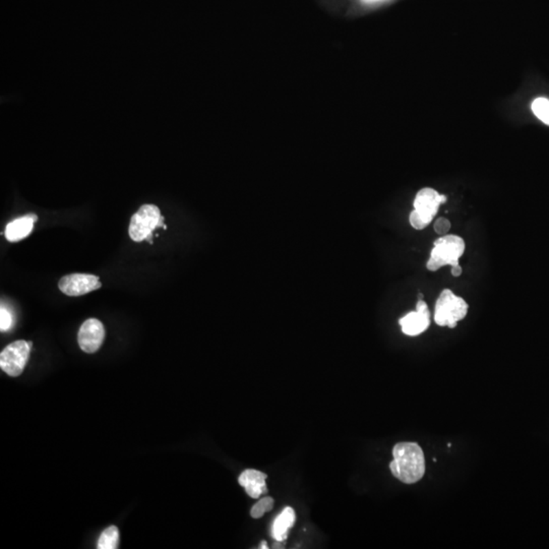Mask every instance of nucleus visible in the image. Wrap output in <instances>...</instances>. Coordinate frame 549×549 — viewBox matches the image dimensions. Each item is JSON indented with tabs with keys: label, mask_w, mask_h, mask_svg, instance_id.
I'll return each instance as SVG.
<instances>
[{
	"label": "nucleus",
	"mask_w": 549,
	"mask_h": 549,
	"mask_svg": "<svg viewBox=\"0 0 549 549\" xmlns=\"http://www.w3.org/2000/svg\"><path fill=\"white\" fill-rule=\"evenodd\" d=\"M295 523V512L290 506H287L279 516L274 519L272 526V535L277 542H283L287 539L288 530Z\"/></svg>",
	"instance_id": "nucleus-12"
},
{
	"label": "nucleus",
	"mask_w": 549,
	"mask_h": 549,
	"mask_svg": "<svg viewBox=\"0 0 549 549\" xmlns=\"http://www.w3.org/2000/svg\"><path fill=\"white\" fill-rule=\"evenodd\" d=\"M465 253V242L458 235H445L434 242V247L426 264L428 271L436 272L445 266L456 267L459 259Z\"/></svg>",
	"instance_id": "nucleus-2"
},
{
	"label": "nucleus",
	"mask_w": 549,
	"mask_h": 549,
	"mask_svg": "<svg viewBox=\"0 0 549 549\" xmlns=\"http://www.w3.org/2000/svg\"><path fill=\"white\" fill-rule=\"evenodd\" d=\"M434 227V231H436V233L441 234V235H445V234L449 231V229H451V222L441 217V218L436 220Z\"/></svg>",
	"instance_id": "nucleus-17"
},
{
	"label": "nucleus",
	"mask_w": 549,
	"mask_h": 549,
	"mask_svg": "<svg viewBox=\"0 0 549 549\" xmlns=\"http://www.w3.org/2000/svg\"><path fill=\"white\" fill-rule=\"evenodd\" d=\"M394 460L390 462L392 474L401 482L413 484L425 473L423 451L416 443H399L393 449Z\"/></svg>",
	"instance_id": "nucleus-1"
},
{
	"label": "nucleus",
	"mask_w": 549,
	"mask_h": 549,
	"mask_svg": "<svg viewBox=\"0 0 549 549\" xmlns=\"http://www.w3.org/2000/svg\"><path fill=\"white\" fill-rule=\"evenodd\" d=\"M462 274V268L460 266H456V267H452V274L454 277H459L460 274Z\"/></svg>",
	"instance_id": "nucleus-18"
},
{
	"label": "nucleus",
	"mask_w": 549,
	"mask_h": 549,
	"mask_svg": "<svg viewBox=\"0 0 549 549\" xmlns=\"http://www.w3.org/2000/svg\"><path fill=\"white\" fill-rule=\"evenodd\" d=\"M37 220L38 217L36 216V215L32 214L21 217V218L10 222V223L8 224V226H6L5 232H4L6 240L10 242H16L24 240V238H26L27 236L31 234L32 230H33L34 223H35Z\"/></svg>",
	"instance_id": "nucleus-11"
},
{
	"label": "nucleus",
	"mask_w": 549,
	"mask_h": 549,
	"mask_svg": "<svg viewBox=\"0 0 549 549\" xmlns=\"http://www.w3.org/2000/svg\"><path fill=\"white\" fill-rule=\"evenodd\" d=\"M29 342L19 340L6 346L0 354V367L4 373L10 377H19L22 375L29 359Z\"/></svg>",
	"instance_id": "nucleus-6"
},
{
	"label": "nucleus",
	"mask_w": 549,
	"mask_h": 549,
	"mask_svg": "<svg viewBox=\"0 0 549 549\" xmlns=\"http://www.w3.org/2000/svg\"><path fill=\"white\" fill-rule=\"evenodd\" d=\"M274 508V500L270 496H267V498H261V500L257 502L255 506L251 508L250 510V516L253 517V519H259L266 514V513L270 512V511L273 510Z\"/></svg>",
	"instance_id": "nucleus-15"
},
{
	"label": "nucleus",
	"mask_w": 549,
	"mask_h": 549,
	"mask_svg": "<svg viewBox=\"0 0 549 549\" xmlns=\"http://www.w3.org/2000/svg\"><path fill=\"white\" fill-rule=\"evenodd\" d=\"M118 544H119V531L115 526H110L101 534L97 548L116 549L118 548Z\"/></svg>",
	"instance_id": "nucleus-13"
},
{
	"label": "nucleus",
	"mask_w": 549,
	"mask_h": 549,
	"mask_svg": "<svg viewBox=\"0 0 549 549\" xmlns=\"http://www.w3.org/2000/svg\"><path fill=\"white\" fill-rule=\"evenodd\" d=\"M259 548H261V549H265V548L267 549L268 548L267 542H266V541L261 542V546H259Z\"/></svg>",
	"instance_id": "nucleus-19"
},
{
	"label": "nucleus",
	"mask_w": 549,
	"mask_h": 549,
	"mask_svg": "<svg viewBox=\"0 0 549 549\" xmlns=\"http://www.w3.org/2000/svg\"><path fill=\"white\" fill-rule=\"evenodd\" d=\"M364 1H366V2H377V1H381V0H364Z\"/></svg>",
	"instance_id": "nucleus-20"
},
{
	"label": "nucleus",
	"mask_w": 549,
	"mask_h": 549,
	"mask_svg": "<svg viewBox=\"0 0 549 549\" xmlns=\"http://www.w3.org/2000/svg\"><path fill=\"white\" fill-rule=\"evenodd\" d=\"M468 312V304L462 297L445 289L439 295L434 310V320L441 327L454 329L459 320H464Z\"/></svg>",
	"instance_id": "nucleus-4"
},
{
	"label": "nucleus",
	"mask_w": 549,
	"mask_h": 549,
	"mask_svg": "<svg viewBox=\"0 0 549 549\" xmlns=\"http://www.w3.org/2000/svg\"><path fill=\"white\" fill-rule=\"evenodd\" d=\"M61 292L67 296H82L92 291L98 290L102 283L98 276L91 274H71L62 277L58 283Z\"/></svg>",
	"instance_id": "nucleus-7"
},
{
	"label": "nucleus",
	"mask_w": 549,
	"mask_h": 549,
	"mask_svg": "<svg viewBox=\"0 0 549 549\" xmlns=\"http://www.w3.org/2000/svg\"><path fill=\"white\" fill-rule=\"evenodd\" d=\"M105 338V329L102 323L96 318H90L82 325L78 335L80 347L86 353L98 351Z\"/></svg>",
	"instance_id": "nucleus-8"
},
{
	"label": "nucleus",
	"mask_w": 549,
	"mask_h": 549,
	"mask_svg": "<svg viewBox=\"0 0 549 549\" xmlns=\"http://www.w3.org/2000/svg\"><path fill=\"white\" fill-rule=\"evenodd\" d=\"M532 111L536 117L544 124L549 126V100L546 98H537L532 103Z\"/></svg>",
	"instance_id": "nucleus-14"
},
{
	"label": "nucleus",
	"mask_w": 549,
	"mask_h": 549,
	"mask_svg": "<svg viewBox=\"0 0 549 549\" xmlns=\"http://www.w3.org/2000/svg\"><path fill=\"white\" fill-rule=\"evenodd\" d=\"M267 477V474L261 471L247 469L240 475L238 482L244 487L246 493L250 498H259L261 494L268 493L267 483H266Z\"/></svg>",
	"instance_id": "nucleus-10"
},
{
	"label": "nucleus",
	"mask_w": 549,
	"mask_h": 549,
	"mask_svg": "<svg viewBox=\"0 0 549 549\" xmlns=\"http://www.w3.org/2000/svg\"><path fill=\"white\" fill-rule=\"evenodd\" d=\"M399 324L402 327L403 333L407 336H418L425 331L430 325V312L428 304L423 299H419L416 304L415 312H409L403 316Z\"/></svg>",
	"instance_id": "nucleus-9"
},
{
	"label": "nucleus",
	"mask_w": 549,
	"mask_h": 549,
	"mask_svg": "<svg viewBox=\"0 0 549 549\" xmlns=\"http://www.w3.org/2000/svg\"><path fill=\"white\" fill-rule=\"evenodd\" d=\"M447 198L432 189H421L416 194L414 200V210L412 211L409 221L412 227L422 230L430 225V222L438 214L439 207L447 202Z\"/></svg>",
	"instance_id": "nucleus-3"
},
{
	"label": "nucleus",
	"mask_w": 549,
	"mask_h": 549,
	"mask_svg": "<svg viewBox=\"0 0 549 549\" xmlns=\"http://www.w3.org/2000/svg\"><path fill=\"white\" fill-rule=\"evenodd\" d=\"M12 327V316L6 308H0V329L8 331Z\"/></svg>",
	"instance_id": "nucleus-16"
},
{
	"label": "nucleus",
	"mask_w": 549,
	"mask_h": 549,
	"mask_svg": "<svg viewBox=\"0 0 549 549\" xmlns=\"http://www.w3.org/2000/svg\"><path fill=\"white\" fill-rule=\"evenodd\" d=\"M161 213L155 205H143L132 216L130 224V238L134 242H141L147 240L150 234H153L156 228H159Z\"/></svg>",
	"instance_id": "nucleus-5"
}]
</instances>
